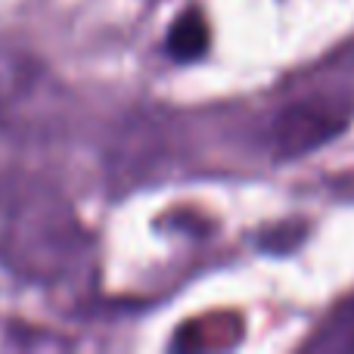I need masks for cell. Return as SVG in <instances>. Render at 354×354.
Returning a JSON list of instances; mask_svg holds the SVG:
<instances>
[{
	"instance_id": "1",
	"label": "cell",
	"mask_w": 354,
	"mask_h": 354,
	"mask_svg": "<svg viewBox=\"0 0 354 354\" xmlns=\"http://www.w3.org/2000/svg\"><path fill=\"white\" fill-rule=\"evenodd\" d=\"M0 258L44 286L81 280L91 243L68 202L35 177H0Z\"/></svg>"
},
{
	"instance_id": "2",
	"label": "cell",
	"mask_w": 354,
	"mask_h": 354,
	"mask_svg": "<svg viewBox=\"0 0 354 354\" xmlns=\"http://www.w3.org/2000/svg\"><path fill=\"white\" fill-rule=\"evenodd\" d=\"M53 122V84L35 56L0 50V134L35 140Z\"/></svg>"
},
{
	"instance_id": "3",
	"label": "cell",
	"mask_w": 354,
	"mask_h": 354,
	"mask_svg": "<svg viewBox=\"0 0 354 354\" xmlns=\"http://www.w3.org/2000/svg\"><path fill=\"white\" fill-rule=\"evenodd\" d=\"M351 118H354L351 100L336 97V93H317V97L289 103L268 124V149L274 153V159L311 156L314 149L342 137V131L351 124Z\"/></svg>"
},
{
	"instance_id": "4",
	"label": "cell",
	"mask_w": 354,
	"mask_h": 354,
	"mask_svg": "<svg viewBox=\"0 0 354 354\" xmlns=\"http://www.w3.org/2000/svg\"><path fill=\"white\" fill-rule=\"evenodd\" d=\"M311 351H324V354H348L354 351V295L348 301L336 308L324 324L317 326V333L308 342Z\"/></svg>"
},
{
	"instance_id": "5",
	"label": "cell",
	"mask_w": 354,
	"mask_h": 354,
	"mask_svg": "<svg viewBox=\"0 0 354 354\" xmlns=\"http://www.w3.org/2000/svg\"><path fill=\"white\" fill-rule=\"evenodd\" d=\"M168 53L180 62L199 59L208 50V25L202 19L199 10H187L183 16L174 19V25L168 28Z\"/></svg>"
}]
</instances>
